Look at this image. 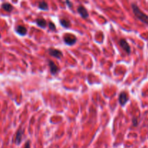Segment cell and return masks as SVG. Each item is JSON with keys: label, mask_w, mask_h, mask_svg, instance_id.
Wrapping results in <instances>:
<instances>
[{"label": "cell", "mask_w": 148, "mask_h": 148, "mask_svg": "<svg viewBox=\"0 0 148 148\" xmlns=\"http://www.w3.org/2000/svg\"><path fill=\"white\" fill-rule=\"evenodd\" d=\"M36 23L38 26H39L41 28H46V25H47V23H46V20L42 17H39L36 20Z\"/></svg>", "instance_id": "obj_10"}, {"label": "cell", "mask_w": 148, "mask_h": 148, "mask_svg": "<svg viewBox=\"0 0 148 148\" xmlns=\"http://www.w3.org/2000/svg\"><path fill=\"white\" fill-rule=\"evenodd\" d=\"M147 46H148V43H147Z\"/></svg>", "instance_id": "obj_19"}, {"label": "cell", "mask_w": 148, "mask_h": 148, "mask_svg": "<svg viewBox=\"0 0 148 148\" xmlns=\"http://www.w3.org/2000/svg\"><path fill=\"white\" fill-rule=\"evenodd\" d=\"M48 64H49V69H50V72L51 73L52 75H55L56 74H57L59 72V67L56 66V64L53 62V61L50 60V59H48Z\"/></svg>", "instance_id": "obj_6"}, {"label": "cell", "mask_w": 148, "mask_h": 148, "mask_svg": "<svg viewBox=\"0 0 148 148\" xmlns=\"http://www.w3.org/2000/svg\"><path fill=\"white\" fill-rule=\"evenodd\" d=\"M0 38H1V34H0Z\"/></svg>", "instance_id": "obj_18"}, {"label": "cell", "mask_w": 148, "mask_h": 148, "mask_svg": "<svg viewBox=\"0 0 148 148\" xmlns=\"http://www.w3.org/2000/svg\"><path fill=\"white\" fill-rule=\"evenodd\" d=\"M23 129L20 128L17 131V133H16L15 143L17 145H19L21 143L22 138H23Z\"/></svg>", "instance_id": "obj_8"}, {"label": "cell", "mask_w": 148, "mask_h": 148, "mask_svg": "<svg viewBox=\"0 0 148 148\" xmlns=\"http://www.w3.org/2000/svg\"><path fill=\"white\" fill-rule=\"evenodd\" d=\"M132 124L134 127H137L138 125V121H137V119L136 117H134L132 119Z\"/></svg>", "instance_id": "obj_15"}, {"label": "cell", "mask_w": 148, "mask_h": 148, "mask_svg": "<svg viewBox=\"0 0 148 148\" xmlns=\"http://www.w3.org/2000/svg\"><path fill=\"white\" fill-rule=\"evenodd\" d=\"M1 8L4 10V11L7 12H11L13 10V9H14L13 6L8 2L3 3V4H1Z\"/></svg>", "instance_id": "obj_11"}, {"label": "cell", "mask_w": 148, "mask_h": 148, "mask_svg": "<svg viewBox=\"0 0 148 148\" xmlns=\"http://www.w3.org/2000/svg\"><path fill=\"white\" fill-rule=\"evenodd\" d=\"M63 40L68 46H73L77 42V37L72 33H65L63 36Z\"/></svg>", "instance_id": "obj_2"}, {"label": "cell", "mask_w": 148, "mask_h": 148, "mask_svg": "<svg viewBox=\"0 0 148 148\" xmlns=\"http://www.w3.org/2000/svg\"><path fill=\"white\" fill-rule=\"evenodd\" d=\"M77 12L80 14L81 17L84 19H86L89 17V13H88V10L85 8V7H83L82 5H79L77 7Z\"/></svg>", "instance_id": "obj_7"}, {"label": "cell", "mask_w": 148, "mask_h": 148, "mask_svg": "<svg viewBox=\"0 0 148 148\" xmlns=\"http://www.w3.org/2000/svg\"><path fill=\"white\" fill-rule=\"evenodd\" d=\"M131 6H132V9L133 12H134V15L136 16V17H137L139 20H140V21L143 22V23H145V24L147 25H148V15L147 14H146L145 13L143 12L142 11L140 8H139V7L137 6V4H135V3H132Z\"/></svg>", "instance_id": "obj_1"}, {"label": "cell", "mask_w": 148, "mask_h": 148, "mask_svg": "<svg viewBox=\"0 0 148 148\" xmlns=\"http://www.w3.org/2000/svg\"><path fill=\"white\" fill-rule=\"evenodd\" d=\"M24 148H30V142L29 141V140H27V141L25 143Z\"/></svg>", "instance_id": "obj_16"}, {"label": "cell", "mask_w": 148, "mask_h": 148, "mask_svg": "<svg viewBox=\"0 0 148 148\" xmlns=\"http://www.w3.org/2000/svg\"><path fill=\"white\" fill-rule=\"evenodd\" d=\"M66 4H67L68 5V7H72V3L71 2V1H66Z\"/></svg>", "instance_id": "obj_17"}, {"label": "cell", "mask_w": 148, "mask_h": 148, "mask_svg": "<svg viewBox=\"0 0 148 148\" xmlns=\"http://www.w3.org/2000/svg\"><path fill=\"white\" fill-rule=\"evenodd\" d=\"M15 30L16 32L20 35V36H25V35L27 34V32L26 27L23 25L17 26V27L15 28Z\"/></svg>", "instance_id": "obj_9"}, {"label": "cell", "mask_w": 148, "mask_h": 148, "mask_svg": "<svg viewBox=\"0 0 148 148\" xmlns=\"http://www.w3.org/2000/svg\"><path fill=\"white\" fill-rule=\"evenodd\" d=\"M59 23H60L61 25H62V27H65V28H68V27H69L71 26L70 21H69V20H66V19H61Z\"/></svg>", "instance_id": "obj_12"}, {"label": "cell", "mask_w": 148, "mask_h": 148, "mask_svg": "<svg viewBox=\"0 0 148 148\" xmlns=\"http://www.w3.org/2000/svg\"><path fill=\"white\" fill-rule=\"evenodd\" d=\"M38 8L40 10L46 11V10H49V5H48L47 2H46V1H40L38 4Z\"/></svg>", "instance_id": "obj_13"}, {"label": "cell", "mask_w": 148, "mask_h": 148, "mask_svg": "<svg viewBox=\"0 0 148 148\" xmlns=\"http://www.w3.org/2000/svg\"><path fill=\"white\" fill-rule=\"evenodd\" d=\"M49 27L51 30H52V31H56V25H55L54 23H52V22H49Z\"/></svg>", "instance_id": "obj_14"}, {"label": "cell", "mask_w": 148, "mask_h": 148, "mask_svg": "<svg viewBox=\"0 0 148 148\" xmlns=\"http://www.w3.org/2000/svg\"><path fill=\"white\" fill-rule=\"evenodd\" d=\"M119 43V45L121 47V49H122L126 53H128V54H130V53H131V48H130V46L129 45L127 40L124 38H121L120 39Z\"/></svg>", "instance_id": "obj_3"}, {"label": "cell", "mask_w": 148, "mask_h": 148, "mask_svg": "<svg viewBox=\"0 0 148 148\" xmlns=\"http://www.w3.org/2000/svg\"><path fill=\"white\" fill-rule=\"evenodd\" d=\"M129 101V96L126 92H121L119 95V103L121 106H124Z\"/></svg>", "instance_id": "obj_5"}, {"label": "cell", "mask_w": 148, "mask_h": 148, "mask_svg": "<svg viewBox=\"0 0 148 148\" xmlns=\"http://www.w3.org/2000/svg\"><path fill=\"white\" fill-rule=\"evenodd\" d=\"M48 51H49V53L51 56H53V57L54 58H56V59H59L63 56V53H62L60 50H59V49L50 48V49H49Z\"/></svg>", "instance_id": "obj_4"}]
</instances>
